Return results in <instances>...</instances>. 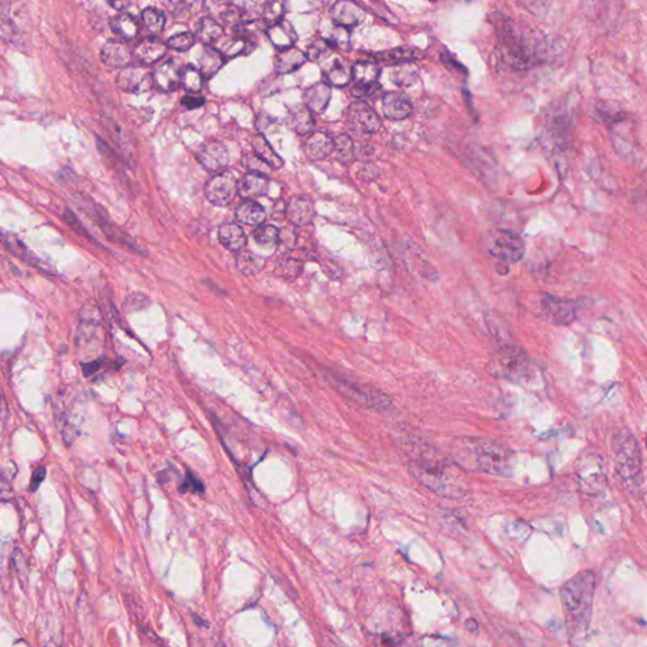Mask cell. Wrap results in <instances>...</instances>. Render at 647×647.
I'll use <instances>...</instances> for the list:
<instances>
[{"instance_id": "cell-15", "label": "cell", "mask_w": 647, "mask_h": 647, "mask_svg": "<svg viewBox=\"0 0 647 647\" xmlns=\"http://www.w3.org/2000/svg\"><path fill=\"white\" fill-rule=\"evenodd\" d=\"M182 71L183 69L176 60L165 61L161 65L157 66L152 74L153 86L165 92L175 91L181 85Z\"/></svg>"}, {"instance_id": "cell-32", "label": "cell", "mask_w": 647, "mask_h": 647, "mask_svg": "<svg viewBox=\"0 0 647 647\" xmlns=\"http://www.w3.org/2000/svg\"><path fill=\"white\" fill-rule=\"evenodd\" d=\"M546 127L552 139H557V142L565 143L571 127V119L565 111H552L548 119Z\"/></svg>"}, {"instance_id": "cell-35", "label": "cell", "mask_w": 647, "mask_h": 647, "mask_svg": "<svg viewBox=\"0 0 647 647\" xmlns=\"http://www.w3.org/2000/svg\"><path fill=\"white\" fill-rule=\"evenodd\" d=\"M111 28L119 39L132 41L139 34V25L133 15L127 13L117 14L111 20Z\"/></svg>"}, {"instance_id": "cell-12", "label": "cell", "mask_w": 647, "mask_h": 647, "mask_svg": "<svg viewBox=\"0 0 647 647\" xmlns=\"http://www.w3.org/2000/svg\"><path fill=\"white\" fill-rule=\"evenodd\" d=\"M489 252L506 263H516L524 257V244L517 234L499 230L493 235Z\"/></svg>"}, {"instance_id": "cell-49", "label": "cell", "mask_w": 647, "mask_h": 647, "mask_svg": "<svg viewBox=\"0 0 647 647\" xmlns=\"http://www.w3.org/2000/svg\"><path fill=\"white\" fill-rule=\"evenodd\" d=\"M253 237L260 246H273L279 243V230L273 225H260L254 230Z\"/></svg>"}, {"instance_id": "cell-21", "label": "cell", "mask_w": 647, "mask_h": 647, "mask_svg": "<svg viewBox=\"0 0 647 647\" xmlns=\"http://www.w3.org/2000/svg\"><path fill=\"white\" fill-rule=\"evenodd\" d=\"M102 61L109 67L122 69L130 65L132 53L128 46L120 41H109L103 46L100 52Z\"/></svg>"}, {"instance_id": "cell-51", "label": "cell", "mask_w": 647, "mask_h": 647, "mask_svg": "<svg viewBox=\"0 0 647 647\" xmlns=\"http://www.w3.org/2000/svg\"><path fill=\"white\" fill-rule=\"evenodd\" d=\"M335 151L338 152V158L342 161H348L353 155V142L347 134H340L334 138Z\"/></svg>"}, {"instance_id": "cell-33", "label": "cell", "mask_w": 647, "mask_h": 647, "mask_svg": "<svg viewBox=\"0 0 647 647\" xmlns=\"http://www.w3.org/2000/svg\"><path fill=\"white\" fill-rule=\"evenodd\" d=\"M1 239H3L4 246H7L11 252L15 254L17 257H20V259L26 260L28 265H34V267H37L39 270H46L45 265L42 263V260H39V259L23 244V242L18 239L13 233L3 232V234H1Z\"/></svg>"}, {"instance_id": "cell-40", "label": "cell", "mask_w": 647, "mask_h": 647, "mask_svg": "<svg viewBox=\"0 0 647 647\" xmlns=\"http://www.w3.org/2000/svg\"><path fill=\"white\" fill-rule=\"evenodd\" d=\"M381 75L380 67L375 62L359 61L353 66V78L356 84H375Z\"/></svg>"}, {"instance_id": "cell-61", "label": "cell", "mask_w": 647, "mask_h": 647, "mask_svg": "<svg viewBox=\"0 0 647 647\" xmlns=\"http://www.w3.org/2000/svg\"><path fill=\"white\" fill-rule=\"evenodd\" d=\"M109 6H111L113 8H116L117 11H123L124 8L128 7V6H130V3H128V1H127V3H122V1H111V3H109Z\"/></svg>"}, {"instance_id": "cell-22", "label": "cell", "mask_w": 647, "mask_h": 647, "mask_svg": "<svg viewBox=\"0 0 647 647\" xmlns=\"http://www.w3.org/2000/svg\"><path fill=\"white\" fill-rule=\"evenodd\" d=\"M286 216L293 225L304 227L315 218L314 204L307 197H293L286 207Z\"/></svg>"}, {"instance_id": "cell-34", "label": "cell", "mask_w": 647, "mask_h": 647, "mask_svg": "<svg viewBox=\"0 0 647 647\" xmlns=\"http://www.w3.org/2000/svg\"><path fill=\"white\" fill-rule=\"evenodd\" d=\"M424 56V53L419 48H415V47H408V46H405V47H397V48H394V50H389V51L381 52L377 55V57L383 61V62H387V64H391V65H402V64H408V62H412L414 60L421 59Z\"/></svg>"}, {"instance_id": "cell-4", "label": "cell", "mask_w": 647, "mask_h": 647, "mask_svg": "<svg viewBox=\"0 0 647 647\" xmlns=\"http://www.w3.org/2000/svg\"><path fill=\"white\" fill-rule=\"evenodd\" d=\"M494 26L503 56L510 65L524 70L536 64L540 56V42L536 37L520 32L512 20L502 14L494 20Z\"/></svg>"}, {"instance_id": "cell-39", "label": "cell", "mask_w": 647, "mask_h": 647, "mask_svg": "<svg viewBox=\"0 0 647 647\" xmlns=\"http://www.w3.org/2000/svg\"><path fill=\"white\" fill-rule=\"evenodd\" d=\"M223 34V27L213 18H202L196 26V37L204 45H210L215 41L221 39Z\"/></svg>"}, {"instance_id": "cell-20", "label": "cell", "mask_w": 647, "mask_h": 647, "mask_svg": "<svg viewBox=\"0 0 647 647\" xmlns=\"http://www.w3.org/2000/svg\"><path fill=\"white\" fill-rule=\"evenodd\" d=\"M210 18L227 26L239 27L242 23V9L232 3L225 1H207L204 4Z\"/></svg>"}, {"instance_id": "cell-57", "label": "cell", "mask_w": 647, "mask_h": 647, "mask_svg": "<svg viewBox=\"0 0 647 647\" xmlns=\"http://www.w3.org/2000/svg\"><path fill=\"white\" fill-rule=\"evenodd\" d=\"M244 163H246V167L249 169V172H256V174L265 175V171L270 169V166L265 162L262 161L258 155H246Z\"/></svg>"}, {"instance_id": "cell-8", "label": "cell", "mask_w": 647, "mask_h": 647, "mask_svg": "<svg viewBox=\"0 0 647 647\" xmlns=\"http://www.w3.org/2000/svg\"><path fill=\"white\" fill-rule=\"evenodd\" d=\"M78 344L81 349H90L91 354L103 348V323L100 311L95 304H86L78 317Z\"/></svg>"}, {"instance_id": "cell-46", "label": "cell", "mask_w": 647, "mask_h": 647, "mask_svg": "<svg viewBox=\"0 0 647 647\" xmlns=\"http://www.w3.org/2000/svg\"><path fill=\"white\" fill-rule=\"evenodd\" d=\"M202 74L194 66H186L182 71L181 85L190 94H197L202 89Z\"/></svg>"}, {"instance_id": "cell-5", "label": "cell", "mask_w": 647, "mask_h": 647, "mask_svg": "<svg viewBox=\"0 0 647 647\" xmlns=\"http://www.w3.org/2000/svg\"><path fill=\"white\" fill-rule=\"evenodd\" d=\"M321 372L331 387L350 401L381 412H389L394 410V402L389 396L368 383L352 380L348 375H342L333 369L324 368Z\"/></svg>"}, {"instance_id": "cell-54", "label": "cell", "mask_w": 647, "mask_h": 647, "mask_svg": "<svg viewBox=\"0 0 647 647\" xmlns=\"http://www.w3.org/2000/svg\"><path fill=\"white\" fill-rule=\"evenodd\" d=\"M329 42L334 46V48H337V47L347 48L349 45V32H348V29L343 28V27H337L334 29L333 34H331Z\"/></svg>"}, {"instance_id": "cell-37", "label": "cell", "mask_w": 647, "mask_h": 647, "mask_svg": "<svg viewBox=\"0 0 647 647\" xmlns=\"http://www.w3.org/2000/svg\"><path fill=\"white\" fill-rule=\"evenodd\" d=\"M199 65V70L204 78H213L214 75L221 70V66L224 65V56L219 50L207 46L201 53Z\"/></svg>"}, {"instance_id": "cell-52", "label": "cell", "mask_w": 647, "mask_h": 647, "mask_svg": "<svg viewBox=\"0 0 647 647\" xmlns=\"http://www.w3.org/2000/svg\"><path fill=\"white\" fill-rule=\"evenodd\" d=\"M381 90H382V88L378 83H375V84H356L352 88V95L356 97L359 102H362V100H367V99L375 97V94Z\"/></svg>"}, {"instance_id": "cell-50", "label": "cell", "mask_w": 647, "mask_h": 647, "mask_svg": "<svg viewBox=\"0 0 647 647\" xmlns=\"http://www.w3.org/2000/svg\"><path fill=\"white\" fill-rule=\"evenodd\" d=\"M195 43V36L191 32L177 33L169 37L167 46L176 51H188Z\"/></svg>"}, {"instance_id": "cell-18", "label": "cell", "mask_w": 647, "mask_h": 647, "mask_svg": "<svg viewBox=\"0 0 647 647\" xmlns=\"http://www.w3.org/2000/svg\"><path fill=\"white\" fill-rule=\"evenodd\" d=\"M382 111L391 120H402L411 114L412 103L405 92L391 91L383 97Z\"/></svg>"}, {"instance_id": "cell-43", "label": "cell", "mask_w": 647, "mask_h": 647, "mask_svg": "<svg viewBox=\"0 0 647 647\" xmlns=\"http://www.w3.org/2000/svg\"><path fill=\"white\" fill-rule=\"evenodd\" d=\"M249 50H252V42L242 36L227 39L219 47V51L223 53L224 57H235Z\"/></svg>"}, {"instance_id": "cell-58", "label": "cell", "mask_w": 647, "mask_h": 647, "mask_svg": "<svg viewBox=\"0 0 647 647\" xmlns=\"http://www.w3.org/2000/svg\"><path fill=\"white\" fill-rule=\"evenodd\" d=\"M204 103H205V99L202 97H199V95H195V94H188V95L181 99L182 105L188 111L197 109V108L202 106Z\"/></svg>"}, {"instance_id": "cell-59", "label": "cell", "mask_w": 647, "mask_h": 647, "mask_svg": "<svg viewBox=\"0 0 647 647\" xmlns=\"http://www.w3.org/2000/svg\"><path fill=\"white\" fill-rule=\"evenodd\" d=\"M46 478V468L45 466H39L37 468L34 472L32 473V478H31V485H29V491L31 492H36L39 489V485L43 483V480Z\"/></svg>"}, {"instance_id": "cell-44", "label": "cell", "mask_w": 647, "mask_h": 647, "mask_svg": "<svg viewBox=\"0 0 647 647\" xmlns=\"http://www.w3.org/2000/svg\"><path fill=\"white\" fill-rule=\"evenodd\" d=\"M334 51V46L331 45L329 39H315L306 51V57L311 62H321L328 59Z\"/></svg>"}, {"instance_id": "cell-26", "label": "cell", "mask_w": 647, "mask_h": 647, "mask_svg": "<svg viewBox=\"0 0 647 647\" xmlns=\"http://www.w3.org/2000/svg\"><path fill=\"white\" fill-rule=\"evenodd\" d=\"M331 85L317 83L305 91V106L314 113H324L331 102Z\"/></svg>"}, {"instance_id": "cell-42", "label": "cell", "mask_w": 647, "mask_h": 647, "mask_svg": "<svg viewBox=\"0 0 647 647\" xmlns=\"http://www.w3.org/2000/svg\"><path fill=\"white\" fill-rule=\"evenodd\" d=\"M391 78L394 80L396 85L402 86V88H408L417 81L419 70L412 62L402 64V65L395 66L394 71L391 74Z\"/></svg>"}, {"instance_id": "cell-6", "label": "cell", "mask_w": 647, "mask_h": 647, "mask_svg": "<svg viewBox=\"0 0 647 647\" xmlns=\"http://www.w3.org/2000/svg\"><path fill=\"white\" fill-rule=\"evenodd\" d=\"M615 472L629 488L642 483V457L639 443L628 430H620L613 438Z\"/></svg>"}, {"instance_id": "cell-19", "label": "cell", "mask_w": 647, "mask_h": 647, "mask_svg": "<svg viewBox=\"0 0 647 647\" xmlns=\"http://www.w3.org/2000/svg\"><path fill=\"white\" fill-rule=\"evenodd\" d=\"M335 151L334 138L326 132H315L305 142V153L312 160H324Z\"/></svg>"}, {"instance_id": "cell-17", "label": "cell", "mask_w": 647, "mask_h": 647, "mask_svg": "<svg viewBox=\"0 0 647 647\" xmlns=\"http://www.w3.org/2000/svg\"><path fill=\"white\" fill-rule=\"evenodd\" d=\"M349 119L358 130L366 133H375L382 127L381 118L364 102H356L350 106Z\"/></svg>"}, {"instance_id": "cell-30", "label": "cell", "mask_w": 647, "mask_h": 647, "mask_svg": "<svg viewBox=\"0 0 647 647\" xmlns=\"http://www.w3.org/2000/svg\"><path fill=\"white\" fill-rule=\"evenodd\" d=\"M219 240L221 244L232 252H240L246 244V235L244 230L233 223L223 224L219 228Z\"/></svg>"}, {"instance_id": "cell-10", "label": "cell", "mask_w": 647, "mask_h": 647, "mask_svg": "<svg viewBox=\"0 0 647 647\" xmlns=\"http://www.w3.org/2000/svg\"><path fill=\"white\" fill-rule=\"evenodd\" d=\"M496 366L503 375L511 378L526 377L530 369L527 354L512 344H503L499 347L496 354Z\"/></svg>"}, {"instance_id": "cell-27", "label": "cell", "mask_w": 647, "mask_h": 647, "mask_svg": "<svg viewBox=\"0 0 647 647\" xmlns=\"http://www.w3.org/2000/svg\"><path fill=\"white\" fill-rule=\"evenodd\" d=\"M307 61L306 53L298 50L296 47H291L287 50L279 51L274 57V70L279 74H290L296 71Z\"/></svg>"}, {"instance_id": "cell-11", "label": "cell", "mask_w": 647, "mask_h": 647, "mask_svg": "<svg viewBox=\"0 0 647 647\" xmlns=\"http://www.w3.org/2000/svg\"><path fill=\"white\" fill-rule=\"evenodd\" d=\"M238 193V182L232 174L221 172L210 179L205 186L207 200L215 207H228Z\"/></svg>"}, {"instance_id": "cell-24", "label": "cell", "mask_w": 647, "mask_h": 647, "mask_svg": "<svg viewBox=\"0 0 647 647\" xmlns=\"http://www.w3.org/2000/svg\"><path fill=\"white\" fill-rule=\"evenodd\" d=\"M268 186H270V181L265 175L248 172L238 182V193L242 197L252 200V199L265 195Z\"/></svg>"}, {"instance_id": "cell-25", "label": "cell", "mask_w": 647, "mask_h": 647, "mask_svg": "<svg viewBox=\"0 0 647 647\" xmlns=\"http://www.w3.org/2000/svg\"><path fill=\"white\" fill-rule=\"evenodd\" d=\"M267 36L279 51L291 48L298 41V33L290 22L281 20L277 25L267 28Z\"/></svg>"}, {"instance_id": "cell-29", "label": "cell", "mask_w": 647, "mask_h": 647, "mask_svg": "<svg viewBox=\"0 0 647 647\" xmlns=\"http://www.w3.org/2000/svg\"><path fill=\"white\" fill-rule=\"evenodd\" d=\"M324 76L326 78V84L342 88L349 84L353 78V67L345 64L343 60L334 59L324 69Z\"/></svg>"}, {"instance_id": "cell-16", "label": "cell", "mask_w": 647, "mask_h": 647, "mask_svg": "<svg viewBox=\"0 0 647 647\" xmlns=\"http://www.w3.org/2000/svg\"><path fill=\"white\" fill-rule=\"evenodd\" d=\"M331 18L337 23L338 27L350 28L361 25L366 18V12L359 4L354 1H337L331 11Z\"/></svg>"}, {"instance_id": "cell-28", "label": "cell", "mask_w": 647, "mask_h": 647, "mask_svg": "<svg viewBox=\"0 0 647 647\" xmlns=\"http://www.w3.org/2000/svg\"><path fill=\"white\" fill-rule=\"evenodd\" d=\"M611 137L615 151L627 158L629 153H634V139L631 130H628L627 118L622 119L611 127Z\"/></svg>"}, {"instance_id": "cell-2", "label": "cell", "mask_w": 647, "mask_h": 647, "mask_svg": "<svg viewBox=\"0 0 647 647\" xmlns=\"http://www.w3.org/2000/svg\"><path fill=\"white\" fill-rule=\"evenodd\" d=\"M596 588V574L592 570H583L560 589L565 629L573 646H580L588 634Z\"/></svg>"}, {"instance_id": "cell-47", "label": "cell", "mask_w": 647, "mask_h": 647, "mask_svg": "<svg viewBox=\"0 0 647 647\" xmlns=\"http://www.w3.org/2000/svg\"><path fill=\"white\" fill-rule=\"evenodd\" d=\"M142 20L144 26L148 28L149 32L158 34L163 31L166 18L165 14L157 8H147L142 12Z\"/></svg>"}, {"instance_id": "cell-13", "label": "cell", "mask_w": 647, "mask_h": 647, "mask_svg": "<svg viewBox=\"0 0 647 647\" xmlns=\"http://www.w3.org/2000/svg\"><path fill=\"white\" fill-rule=\"evenodd\" d=\"M197 161L209 172L218 174L225 169L229 162L227 146L219 141L204 143L196 153Z\"/></svg>"}, {"instance_id": "cell-23", "label": "cell", "mask_w": 647, "mask_h": 647, "mask_svg": "<svg viewBox=\"0 0 647 647\" xmlns=\"http://www.w3.org/2000/svg\"><path fill=\"white\" fill-rule=\"evenodd\" d=\"M167 43H163L161 39H144L134 47L133 55L138 61L146 65L155 64V61L161 60L167 52Z\"/></svg>"}, {"instance_id": "cell-38", "label": "cell", "mask_w": 647, "mask_h": 647, "mask_svg": "<svg viewBox=\"0 0 647 647\" xmlns=\"http://www.w3.org/2000/svg\"><path fill=\"white\" fill-rule=\"evenodd\" d=\"M252 147L254 155H258L271 169H279L284 166L282 158L273 151L270 143L267 142V139L262 134L253 137Z\"/></svg>"}, {"instance_id": "cell-3", "label": "cell", "mask_w": 647, "mask_h": 647, "mask_svg": "<svg viewBox=\"0 0 647 647\" xmlns=\"http://www.w3.org/2000/svg\"><path fill=\"white\" fill-rule=\"evenodd\" d=\"M452 458L463 469L507 477L515 460L505 444L480 436H460L452 444Z\"/></svg>"}, {"instance_id": "cell-56", "label": "cell", "mask_w": 647, "mask_h": 647, "mask_svg": "<svg viewBox=\"0 0 647 647\" xmlns=\"http://www.w3.org/2000/svg\"><path fill=\"white\" fill-rule=\"evenodd\" d=\"M296 240H298V233H296V230L293 228L285 227L279 230V243L285 249L293 248Z\"/></svg>"}, {"instance_id": "cell-48", "label": "cell", "mask_w": 647, "mask_h": 647, "mask_svg": "<svg viewBox=\"0 0 647 647\" xmlns=\"http://www.w3.org/2000/svg\"><path fill=\"white\" fill-rule=\"evenodd\" d=\"M302 271V263L296 258L287 257V258L281 259L277 265L276 272L284 279H293L300 276Z\"/></svg>"}, {"instance_id": "cell-55", "label": "cell", "mask_w": 647, "mask_h": 647, "mask_svg": "<svg viewBox=\"0 0 647 647\" xmlns=\"http://www.w3.org/2000/svg\"><path fill=\"white\" fill-rule=\"evenodd\" d=\"M149 304H151V302H149L147 296L141 295V293H133V295H130V296H128L127 300H125V309H127L128 312H130V311L142 310L144 307H147Z\"/></svg>"}, {"instance_id": "cell-31", "label": "cell", "mask_w": 647, "mask_h": 647, "mask_svg": "<svg viewBox=\"0 0 647 647\" xmlns=\"http://www.w3.org/2000/svg\"><path fill=\"white\" fill-rule=\"evenodd\" d=\"M287 125L290 130L296 132L298 134H307L314 130V117L312 111L306 108L305 105H298L288 113Z\"/></svg>"}, {"instance_id": "cell-1", "label": "cell", "mask_w": 647, "mask_h": 647, "mask_svg": "<svg viewBox=\"0 0 647 647\" xmlns=\"http://www.w3.org/2000/svg\"><path fill=\"white\" fill-rule=\"evenodd\" d=\"M394 438L408 472L429 491L445 499L466 496V474L452 457L443 453L411 427H396Z\"/></svg>"}, {"instance_id": "cell-41", "label": "cell", "mask_w": 647, "mask_h": 647, "mask_svg": "<svg viewBox=\"0 0 647 647\" xmlns=\"http://www.w3.org/2000/svg\"><path fill=\"white\" fill-rule=\"evenodd\" d=\"M237 267L240 273L246 276H252L262 271L265 267V259L249 251H243L237 256Z\"/></svg>"}, {"instance_id": "cell-45", "label": "cell", "mask_w": 647, "mask_h": 647, "mask_svg": "<svg viewBox=\"0 0 647 647\" xmlns=\"http://www.w3.org/2000/svg\"><path fill=\"white\" fill-rule=\"evenodd\" d=\"M285 3L282 1H267L262 8V20L265 26L272 27L284 20Z\"/></svg>"}, {"instance_id": "cell-7", "label": "cell", "mask_w": 647, "mask_h": 647, "mask_svg": "<svg viewBox=\"0 0 647 647\" xmlns=\"http://www.w3.org/2000/svg\"><path fill=\"white\" fill-rule=\"evenodd\" d=\"M576 483L585 497H597L607 487V473L604 461L599 454L585 453L578 459L576 466Z\"/></svg>"}, {"instance_id": "cell-62", "label": "cell", "mask_w": 647, "mask_h": 647, "mask_svg": "<svg viewBox=\"0 0 647 647\" xmlns=\"http://www.w3.org/2000/svg\"><path fill=\"white\" fill-rule=\"evenodd\" d=\"M646 447H647V436H646Z\"/></svg>"}, {"instance_id": "cell-60", "label": "cell", "mask_w": 647, "mask_h": 647, "mask_svg": "<svg viewBox=\"0 0 647 647\" xmlns=\"http://www.w3.org/2000/svg\"><path fill=\"white\" fill-rule=\"evenodd\" d=\"M466 627L468 631H471V632H473V634H478V623L475 622V620H473V618H471V620H466Z\"/></svg>"}, {"instance_id": "cell-53", "label": "cell", "mask_w": 647, "mask_h": 647, "mask_svg": "<svg viewBox=\"0 0 647 647\" xmlns=\"http://www.w3.org/2000/svg\"><path fill=\"white\" fill-rule=\"evenodd\" d=\"M181 492H193L195 494L202 496L205 492V487L202 485L200 479L196 478L195 474L191 472L186 473V479L183 480L182 485H180Z\"/></svg>"}, {"instance_id": "cell-14", "label": "cell", "mask_w": 647, "mask_h": 647, "mask_svg": "<svg viewBox=\"0 0 647 647\" xmlns=\"http://www.w3.org/2000/svg\"><path fill=\"white\" fill-rule=\"evenodd\" d=\"M117 86L130 94H143L153 86V76L142 67H127L119 72Z\"/></svg>"}, {"instance_id": "cell-36", "label": "cell", "mask_w": 647, "mask_h": 647, "mask_svg": "<svg viewBox=\"0 0 647 647\" xmlns=\"http://www.w3.org/2000/svg\"><path fill=\"white\" fill-rule=\"evenodd\" d=\"M235 216L240 223L256 227L260 225L265 221V211L262 205L253 200H246L242 202L235 210Z\"/></svg>"}, {"instance_id": "cell-9", "label": "cell", "mask_w": 647, "mask_h": 647, "mask_svg": "<svg viewBox=\"0 0 647 647\" xmlns=\"http://www.w3.org/2000/svg\"><path fill=\"white\" fill-rule=\"evenodd\" d=\"M537 315L552 325L564 326L576 320V306L570 300L554 298L548 293H543L540 295L537 302Z\"/></svg>"}]
</instances>
